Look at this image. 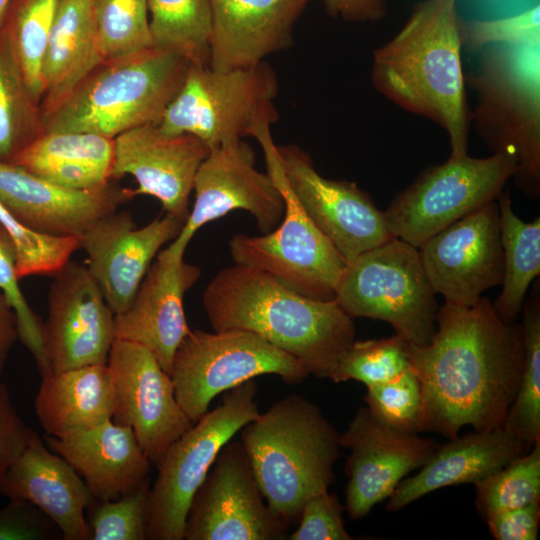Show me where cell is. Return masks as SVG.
Wrapping results in <instances>:
<instances>
[{"label": "cell", "instance_id": "cell-1", "mask_svg": "<svg viewBox=\"0 0 540 540\" xmlns=\"http://www.w3.org/2000/svg\"><path fill=\"white\" fill-rule=\"evenodd\" d=\"M406 350L422 389V432L450 439L465 426L503 427L522 372L523 328L501 320L488 298L472 306L445 302L432 339L407 342Z\"/></svg>", "mask_w": 540, "mask_h": 540}, {"label": "cell", "instance_id": "cell-2", "mask_svg": "<svg viewBox=\"0 0 540 540\" xmlns=\"http://www.w3.org/2000/svg\"><path fill=\"white\" fill-rule=\"evenodd\" d=\"M457 0H423L399 31L376 48L371 82L401 109L422 116L447 134L450 156L467 154L470 111L461 63Z\"/></svg>", "mask_w": 540, "mask_h": 540}, {"label": "cell", "instance_id": "cell-3", "mask_svg": "<svg viewBox=\"0 0 540 540\" xmlns=\"http://www.w3.org/2000/svg\"><path fill=\"white\" fill-rule=\"evenodd\" d=\"M202 305L214 331L255 333L318 378L332 379L355 338L353 318L335 300L301 295L244 265L217 272L203 291Z\"/></svg>", "mask_w": 540, "mask_h": 540}, {"label": "cell", "instance_id": "cell-4", "mask_svg": "<svg viewBox=\"0 0 540 540\" xmlns=\"http://www.w3.org/2000/svg\"><path fill=\"white\" fill-rule=\"evenodd\" d=\"M245 449L269 507L290 525L306 501L328 491L340 457V433L318 406L290 394L241 428Z\"/></svg>", "mask_w": 540, "mask_h": 540}, {"label": "cell", "instance_id": "cell-5", "mask_svg": "<svg viewBox=\"0 0 540 540\" xmlns=\"http://www.w3.org/2000/svg\"><path fill=\"white\" fill-rule=\"evenodd\" d=\"M465 77L475 92L470 123L493 153L516 161L514 182L529 198L540 195V40L481 50Z\"/></svg>", "mask_w": 540, "mask_h": 540}, {"label": "cell", "instance_id": "cell-6", "mask_svg": "<svg viewBox=\"0 0 540 540\" xmlns=\"http://www.w3.org/2000/svg\"><path fill=\"white\" fill-rule=\"evenodd\" d=\"M190 64L157 48L104 62L42 119L43 132H83L114 139L139 126L158 125Z\"/></svg>", "mask_w": 540, "mask_h": 540}, {"label": "cell", "instance_id": "cell-7", "mask_svg": "<svg viewBox=\"0 0 540 540\" xmlns=\"http://www.w3.org/2000/svg\"><path fill=\"white\" fill-rule=\"evenodd\" d=\"M262 146L267 173L280 189L285 212L269 233H237L228 242L234 264L264 271L295 292L317 300H334L346 262L307 216L285 179L269 126L254 136Z\"/></svg>", "mask_w": 540, "mask_h": 540}, {"label": "cell", "instance_id": "cell-8", "mask_svg": "<svg viewBox=\"0 0 540 540\" xmlns=\"http://www.w3.org/2000/svg\"><path fill=\"white\" fill-rule=\"evenodd\" d=\"M277 94L276 73L264 61L230 71L190 64L158 127L171 135L195 136L211 149L253 137L258 127L275 123Z\"/></svg>", "mask_w": 540, "mask_h": 540}, {"label": "cell", "instance_id": "cell-9", "mask_svg": "<svg viewBox=\"0 0 540 540\" xmlns=\"http://www.w3.org/2000/svg\"><path fill=\"white\" fill-rule=\"evenodd\" d=\"M418 248L394 237L347 263L334 300L351 318L389 323L408 343L427 344L439 309Z\"/></svg>", "mask_w": 540, "mask_h": 540}, {"label": "cell", "instance_id": "cell-10", "mask_svg": "<svg viewBox=\"0 0 540 540\" xmlns=\"http://www.w3.org/2000/svg\"><path fill=\"white\" fill-rule=\"evenodd\" d=\"M258 386L248 380L223 393L222 401L181 435L156 465L146 505L150 540H183L190 502L221 448L259 415Z\"/></svg>", "mask_w": 540, "mask_h": 540}, {"label": "cell", "instance_id": "cell-11", "mask_svg": "<svg viewBox=\"0 0 540 540\" xmlns=\"http://www.w3.org/2000/svg\"><path fill=\"white\" fill-rule=\"evenodd\" d=\"M271 374L289 385L310 376L298 359L255 333L191 330L174 354L170 377L179 405L196 422L217 395Z\"/></svg>", "mask_w": 540, "mask_h": 540}, {"label": "cell", "instance_id": "cell-12", "mask_svg": "<svg viewBox=\"0 0 540 540\" xmlns=\"http://www.w3.org/2000/svg\"><path fill=\"white\" fill-rule=\"evenodd\" d=\"M515 170V159L506 154L449 156L425 169L393 198L384 211L388 228L418 248L440 230L496 201Z\"/></svg>", "mask_w": 540, "mask_h": 540}, {"label": "cell", "instance_id": "cell-13", "mask_svg": "<svg viewBox=\"0 0 540 540\" xmlns=\"http://www.w3.org/2000/svg\"><path fill=\"white\" fill-rule=\"evenodd\" d=\"M289 528L267 504L242 442L232 438L193 495L183 540H283Z\"/></svg>", "mask_w": 540, "mask_h": 540}, {"label": "cell", "instance_id": "cell-14", "mask_svg": "<svg viewBox=\"0 0 540 540\" xmlns=\"http://www.w3.org/2000/svg\"><path fill=\"white\" fill-rule=\"evenodd\" d=\"M255 160L242 139L209 149L194 178L193 207L170 251L184 255L202 226L233 210L247 211L262 234L278 226L285 212L282 193L268 173L256 169Z\"/></svg>", "mask_w": 540, "mask_h": 540}, {"label": "cell", "instance_id": "cell-15", "mask_svg": "<svg viewBox=\"0 0 540 540\" xmlns=\"http://www.w3.org/2000/svg\"><path fill=\"white\" fill-rule=\"evenodd\" d=\"M106 364L113 381L112 420L133 430L156 466L194 422L179 405L170 375L144 346L115 339Z\"/></svg>", "mask_w": 540, "mask_h": 540}, {"label": "cell", "instance_id": "cell-16", "mask_svg": "<svg viewBox=\"0 0 540 540\" xmlns=\"http://www.w3.org/2000/svg\"><path fill=\"white\" fill-rule=\"evenodd\" d=\"M277 153L293 194L346 264L395 237L384 212L354 182L323 177L296 145L277 146Z\"/></svg>", "mask_w": 540, "mask_h": 540}, {"label": "cell", "instance_id": "cell-17", "mask_svg": "<svg viewBox=\"0 0 540 540\" xmlns=\"http://www.w3.org/2000/svg\"><path fill=\"white\" fill-rule=\"evenodd\" d=\"M427 279L445 302L472 306L501 286L504 254L496 201L440 230L418 247Z\"/></svg>", "mask_w": 540, "mask_h": 540}, {"label": "cell", "instance_id": "cell-18", "mask_svg": "<svg viewBox=\"0 0 540 540\" xmlns=\"http://www.w3.org/2000/svg\"><path fill=\"white\" fill-rule=\"evenodd\" d=\"M340 444L350 450L344 509L354 521L388 499L403 478L422 467L438 447L432 439L384 423L367 406L357 409L340 434Z\"/></svg>", "mask_w": 540, "mask_h": 540}, {"label": "cell", "instance_id": "cell-19", "mask_svg": "<svg viewBox=\"0 0 540 540\" xmlns=\"http://www.w3.org/2000/svg\"><path fill=\"white\" fill-rule=\"evenodd\" d=\"M53 277L42 328L51 373L106 364L115 340V313L97 282L87 266L71 260Z\"/></svg>", "mask_w": 540, "mask_h": 540}, {"label": "cell", "instance_id": "cell-20", "mask_svg": "<svg viewBox=\"0 0 540 540\" xmlns=\"http://www.w3.org/2000/svg\"><path fill=\"white\" fill-rule=\"evenodd\" d=\"M184 223L166 213L138 228L129 212L116 210L79 237L86 266L115 315L128 309L161 247L179 235Z\"/></svg>", "mask_w": 540, "mask_h": 540}, {"label": "cell", "instance_id": "cell-21", "mask_svg": "<svg viewBox=\"0 0 540 540\" xmlns=\"http://www.w3.org/2000/svg\"><path fill=\"white\" fill-rule=\"evenodd\" d=\"M209 148L190 134L171 135L158 125L130 129L114 138L111 178L131 175L136 195L158 199L166 213L187 220L196 172Z\"/></svg>", "mask_w": 540, "mask_h": 540}, {"label": "cell", "instance_id": "cell-22", "mask_svg": "<svg viewBox=\"0 0 540 540\" xmlns=\"http://www.w3.org/2000/svg\"><path fill=\"white\" fill-rule=\"evenodd\" d=\"M132 198V190L110 182L98 189H72L18 164L0 162V204L19 223L41 234L79 238Z\"/></svg>", "mask_w": 540, "mask_h": 540}, {"label": "cell", "instance_id": "cell-23", "mask_svg": "<svg viewBox=\"0 0 540 540\" xmlns=\"http://www.w3.org/2000/svg\"><path fill=\"white\" fill-rule=\"evenodd\" d=\"M183 257L168 248L159 251L128 309L114 318L115 339L144 346L169 375L174 354L191 331L184 296L201 276Z\"/></svg>", "mask_w": 540, "mask_h": 540}, {"label": "cell", "instance_id": "cell-24", "mask_svg": "<svg viewBox=\"0 0 540 540\" xmlns=\"http://www.w3.org/2000/svg\"><path fill=\"white\" fill-rule=\"evenodd\" d=\"M313 0H208L209 67L255 66L292 44L294 24Z\"/></svg>", "mask_w": 540, "mask_h": 540}, {"label": "cell", "instance_id": "cell-25", "mask_svg": "<svg viewBox=\"0 0 540 540\" xmlns=\"http://www.w3.org/2000/svg\"><path fill=\"white\" fill-rule=\"evenodd\" d=\"M0 495L33 503L56 523L62 540H91L86 521V509L93 499L89 488L33 430L24 451L6 472Z\"/></svg>", "mask_w": 540, "mask_h": 540}, {"label": "cell", "instance_id": "cell-26", "mask_svg": "<svg viewBox=\"0 0 540 540\" xmlns=\"http://www.w3.org/2000/svg\"><path fill=\"white\" fill-rule=\"evenodd\" d=\"M525 453L521 442L504 427L450 438L438 444L415 475L399 483L385 509L397 512L437 489L476 484Z\"/></svg>", "mask_w": 540, "mask_h": 540}, {"label": "cell", "instance_id": "cell-27", "mask_svg": "<svg viewBox=\"0 0 540 540\" xmlns=\"http://www.w3.org/2000/svg\"><path fill=\"white\" fill-rule=\"evenodd\" d=\"M48 446L82 477L96 500H114L149 477L151 462L130 427L109 420Z\"/></svg>", "mask_w": 540, "mask_h": 540}, {"label": "cell", "instance_id": "cell-28", "mask_svg": "<svg viewBox=\"0 0 540 540\" xmlns=\"http://www.w3.org/2000/svg\"><path fill=\"white\" fill-rule=\"evenodd\" d=\"M104 62L94 0H59L42 68L41 119Z\"/></svg>", "mask_w": 540, "mask_h": 540}, {"label": "cell", "instance_id": "cell-29", "mask_svg": "<svg viewBox=\"0 0 540 540\" xmlns=\"http://www.w3.org/2000/svg\"><path fill=\"white\" fill-rule=\"evenodd\" d=\"M41 377L34 407L49 436L64 438L112 420L113 381L107 364Z\"/></svg>", "mask_w": 540, "mask_h": 540}, {"label": "cell", "instance_id": "cell-30", "mask_svg": "<svg viewBox=\"0 0 540 540\" xmlns=\"http://www.w3.org/2000/svg\"><path fill=\"white\" fill-rule=\"evenodd\" d=\"M113 160L112 138L83 132H43L14 163L55 184L89 190L110 182Z\"/></svg>", "mask_w": 540, "mask_h": 540}, {"label": "cell", "instance_id": "cell-31", "mask_svg": "<svg viewBox=\"0 0 540 540\" xmlns=\"http://www.w3.org/2000/svg\"><path fill=\"white\" fill-rule=\"evenodd\" d=\"M497 203L504 275L502 290L492 305L501 320L513 323L522 311L531 283L540 274V218L525 222L517 217L509 191H503Z\"/></svg>", "mask_w": 540, "mask_h": 540}, {"label": "cell", "instance_id": "cell-32", "mask_svg": "<svg viewBox=\"0 0 540 540\" xmlns=\"http://www.w3.org/2000/svg\"><path fill=\"white\" fill-rule=\"evenodd\" d=\"M43 133L39 106L33 101L8 37L0 28V162L14 163Z\"/></svg>", "mask_w": 540, "mask_h": 540}, {"label": "cell", "instance_id": "cell-33", "mask_svg": "<svg viewBox=\"0 0 540 540\" xmlns=\"http://www.w3.org/2000/svg\"><path fill=\"white\" fill-rule=\"evenodd\" d=\"M154 47L191 64L209 65L211 13L208 0H147Z\"/></svg>", "mask_w": 540, "mask_h": 540}, {"label": "cell", "instance_id": "cell-34", "mask_svg": "<svg viewBox=\"0 0 540 540\" xmlns=\"http://www.w3.org/2000/svg\"><path fill=\"white\" fill-rule=\"evenodd\" d=\"M524 359L514 400L503 427L516 436L526 452L540 441V291L534 285L523 307Z\"/></svg>", "mask_w": 540, "mask_h": 540}, {"label": "cell", "instance_id": "cell-35", "mask_svg": "<svg viewBox=\"0 0 540 540\" xmlns=\"http://www.w3.org/2000/svg\"><path fill=\"white\" fill-rule=\"evenodd\" d=\"M59 0H11L2 25L25 84L39 106L42 68Z\"/></svg>", "mask_w": 540, "mask_h": 540}, {"label": "cell", "instance_id": "cell-36", "mask_svg": "<svg viewBox=\"0 0 540 540\" xmlns=\"http://www.w3.org/2000/svg\"><path fill=\"white\" fill-rule=\"evenodd\" d=\"M97 39L105 62L154 47L147 0H94Z\"/></svg>", "mask_w": 540, "mask_h": 540}, {"label": "cell", "instance_id": "cell-37", "mask_svg": "<svg viewBox=\"0 0 540 540\" xmlns=\"http://www.w3.org/2000/svg\"><path fill=\"white\" fill-rule=\"evenodd\" d=\"M475 486L476 507L483 519L497 511L540 502V441Z\"/></svg>", "mask_w": 540, "mask_h": 540}, {"label": "cell", "instance_id": "cell-38", "mask_svg": "<svg viewBox=\"0 0 540 540\" xmlns=\"http://www.w3.org/2000/svg\"><path fill=\"white\" fill-rule=\"evenodd\" d=\"M406 348L407 341L396 333L386 338L354 340L331 380H355L366 387L391 381L411 367Z\"/></svg>", "mask_w": 540, "mask_h": 540}, {"label": "cell", "instance_id": "cell-39", "mask_svg": "<svg viewBox=\"0 0 540 540\" xmlns=\"http://www.w3.org/2000/svg\"><path fill=\"white\" fill-rule=\"evenodd\" d=\"M149 477L114 500L92 499L86 509L91 540H146Z\"/></svg>", "mask_w": 540, "mask_h": 540}, {"label": "cell", "instance_id": "cell-40", "mask_svg": "<svg viewBox=\"0 0 540 540\" xmlns=\"http://www.w3.org/2000/svg\"><path fill=\"white\" fill-rule=\"evenodd\" d=\"M0 221L9 232L17 255L19 279L32 275L54 276L80 249L78 237L49 236L35 232L19 223L0 204Z\"/></svg>", "mask_w": 540, "mask_h": 540}, {"label": "cell", "instance_id": "cell-41", "mask_svg": "<svg viewBox=\"0 0 540 540\" xmlns=\"http://www.w3.org/2000/svg\"><path fill=\"white\" fill-rule=\"evenodd\" d=\"M364 401L384 423L408 432H422V389L411 367L391 381L367 387Z\"/></svg>", "mask_w": 540, "mask_h": 540}, {"label": "cell", "instance_id": "cell-42", "mask_svg": "<svg viewBox=\"0 0 540 540\" xmlns=\"http://www.w3.org/2000/svg\"><path fill=\"white\" fill-rule=\"evenodd\" d=\"M16 248L0 221V291L6 296L17 317L18 338L31 352L42 375L50 373L43 347V322L29 306L16 272Z\"/></svg>", "mask_w": 540, "mask_h": 540}, {"label": "cell", "instance_id": "cell-43", "mask_svg": "<svg viewBox=\"0 0 540 540\" xmlns=\"http://www.w3.org/2000/svg\"><path fill=\"white\" fill-rule=\"evenodd\" d=\"M463 48L481 51L494 45H520L540 40V5L513 16L461 22Z\"/></svg>", "mask_w": 540, "mask_h": 540}, {"label": "cell", "instance_id": "cell-44", "mask_svg": "<svg viewBox=\"0 0 540 540\" xmlns=\"http://www.w3.org/2000/svg\"><path fill=\"white\" fill-rule=\"evenodd\" d=\"M344 506L334 493L324 491L304 504L297 529L288 540H351L343 521Z\"/></svg>", "mask_w": 540, "mask_h": 540}, {"label": "cell", "instance_id": "cell-45", "mask_svg": "<svg viewBox=\"0 0 540 540\" xmlns=\"http://www.w3.org/2000/svg\"><path fill=\"white\" fill-rule=\"evenodd\" d=\"M62 539L56 523L33 503L9 499L0 509V540Z\"/></svg>", "mask_w": 540, "mask_h": 540}, {"label": "cell", "instance_id": "cell-46", "mask_svg": "<svg viewBox=\"0 0 540 540\" xmlns=\"http://www.w3.org/2000/svg\"><path fill=\"white\" fill-rule=\"evenodd\" d=\"M31 432L17 413L6 385L0 382V486L8 469L24 451Z\"/></svg>", "mask_w": 540, "mask_h": 540}, {"label": "cell", "instance_id": "cell-47", "mask_svg": "<svg viewBox=\"0 0 540 540\" xmlns=\"http://www.w3.org/2000/svg\"><path fill=\"white\" fill-rule=\"evenodd\" d=\"M490 533L497 540H536L540 523V502L488 514Z\"/></svg>", "mask_w": 540, "mask_h": 540}, {"label": "cell", "instance_id": "cell-48", "mask_svg": "<svg viewBox=\"0 0 540 540\" xmlns=\"http://www.w3.org/2000/svg\"><path fill=\"white\" fill-rule=\"evenodd\" d=\"M326 12L347 22H378L385 18L388 0H323Z\"/></svg>", "mask_w": 540, "mask_h": 540}, {"label": "cell", "instance_id": "cell-49", "mask_svg": "<svg viewBox=\"0 0 540 540\" xmlns=\"http://www.w3.org/2000/svg\"><path fill=\"white\" fill-rule=\"evenodd\" d=\"M18 339L17 317L6 296L0 291V375L9 352Z\"/></svg>", "mask_w": 540, "mask_h": 540}, {"label": "cell", "instance_id": "cell-50", "mask_svg": "<svg viewBox=\"0 0 540 540\" xmlns=\"http://www.w3.org/2000/svg\"><path fill=\"white\" fill-rule=\"evenodd\" d=\"M11 0H0V28L3 25L5 15Z\"/></svg>", "mask_w": 540, "mask_h": 540}, {"label": "cell", "instance_id": "cell-51", "mask_svg": "<svg viewBox=\"0 0 540 540\" xmlns=\"http://www.w3.org/2000/svg\"><path fill=\"white\" fill-rule=\"evenodd\" d=\"M489 1L495 2V1H500V0H489Z\"/></svg>", "mask_w": 540, "mask_h": 540}]
</instances>
